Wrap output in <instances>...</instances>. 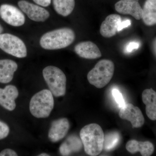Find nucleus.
<instances>
[{
    "label": "nucleus",
    "instance_id": "nucleus-4",
    "mask_svg": "<svg viewBox=\"0 0 156 156\" xmlns=\"http://www.w3.org/2000/svg\"><path fill=\"white\" fill-rule=\"evenodd\" d=\"M54 105L53 95L50 90L43 89L32 97L30 102L31 114L37 118L49 116Z\"/></svg>",
    "mask_w": 156,
    "mask_h": 156
},
{
    "label": "nucleus",
    "instance_id": "nucleus-17",
    "mask_svg": "<svg viewBox=\"0 0 156 156\" xmlns=\"http://www.w3.org/2000/svg\"><path fill=\"white\" fill-rule=\"evenodd\" d=\"M126 148L131 154L140 152L143 156L151 155L154 149L153 144L150 141H138L135 140L128 141L126 144Z\"/></svg>",
    "mask_w": 156,
    "mask_h": 156
},
{
    "label": "nucleus",
    "instance_id": "nucleus-21",
    "mask_svg": "<svg viewBox=\"0 0 156 156\" xmlns=\"http://www.w3.org/2000/svg\"><path fill=\"white\" fill-rule=\"evenodd\" d=\"M120 139L119 134L115 131L107 134L104 136L103 148L107 151L112 150L118 145Z\"/></svg>",
    "mask_w": 156,
    "mask_h": 156
},
{
    "label": "nucleus",
    "instance_id": "nucleus-3",
    "mask_svg": "<svg viewBox=\"0 0 156 156\" xmlns=\"http://www.w3.org/2000/svg\"><path fill=\"white\" fill-rule=\"evenodd\" d=\"M114 71L115 66L112 61L109 59H102L98 61L89 72L87 79L91 85L101 89L111 80Z\"/></svg>",
    "mask_w": 156,
    "mask_h": 156
},
{
    "label": "nucleus",
    "instance_id": "nucleus-11",
    "mask_svg": "<svg viewBox=\"0 0 156 156\" xmlns=\"http://www.w3.org/2000/svg\"><path fill=\"white\" fill-rule=\"evenodd\" d=\"M70 124L66 118L54 120L51 123L48 132V138L53 143L58 142L66 136L69 130Z\"/></svg>",
    "mask_w": 156,
    "mask_h": 156
},
{
    "label": "nucleus",
    "instance_id": "nucleus-28",
    "mask_svg": "<svg viewBox=\"0 0 156 156\" xmlns=\"http://www.w3.org/2000/svg\"><path fill=\"white\" fill-rule=\"evenodd\" d=\"M39 156H49L50 155L46 153H42L39 155Z\"/></svg>",
    "mask_w": 156,
    "mask_h": 156
},
{
    "label": "nucleus",
    "instance_id": "nucleus-26",
    "mask_svg": "<svg viewBox=\"0 0 156 156\" xmlns=\"http://www.w3.org/2000/svg\"><path fill=\"white\" fill-rule=\"evenodd\" d=\"M131 25V21L130 20H126L120 22L118 27V32L122 30L123 29L126 28Z\"/></svg>",
    "mask_w": 156,
    "mask_h": 156
},
{
    "label": "nucleus",
    "instance_id": "nucleus-27",
    "mask_svg": "<svg viewBox=\"0 0 156 156\" xmlns=\"http://www.w3.org/2000/svg\"><path fill=\"white\" fill-rule=\"evenodd\" d=\"M35 3L38 5L47 7L49 6L51 4V0H33Z\"/></svg>",
    "mask_w": 156,
    "mask_h": 156
},
{
    "label": "nucleus",
    "instance_id": "nucleus-24",
    "mask_svg": "<svg viewBox=\"0 0 156 156\" xmlns=\"http://www.w3.org/2000/svg\"><path fill=\"white\" fill-rule=\"evenodd\" d=\"M139 43L136 42H130L126 48V51L128 53H131L134 50H137L139 48Z\"/></svg>",
    "mask_w": 156,
    "mask_h": 156
},
{
    "label": "nucleus",
    "instance_id": "nucleus-10",
    "mask_svg": "<svg viewBox=\"0 0 156 156\" xmlns=\"http://www.w3.org/2000/svg\"><path fill=\"white\" fill-rule=\"evenodd\" d=\"M115 7L119 14L131 15L137 20L142 19L143 11L137 0H120Z\"/></svg>",
    "mask_w": 156,
    "mask_h": 156
},
{
    "label": "nucleus",
    "instance_id": "nucleus-7",
    "mask_svg": "<svg viewBox=\"0 0 156 156\" xmlns=\"http://www.w3.org/2000/svg\"><path fill=\"white\" fill-rule=\"evenodd\" d=\"M0 17L12 26H21L25 23V16L22 11L9 4H2L0 6Z\"/></svg>",
    "mask_w": 156,
    "mask_h": 156
},
{
    "label": "nucleus",
    "instance_id": "nucleus-30",
    "mask_svg": "<svg viewBox=\"0 0 156 156\" xmlns=\"http://www.w3.org/2000/svg\"><path fill=\"white\" fill-rule=\"evenodd\" d=\"M154 47H155V49L156 52V39L155 41V42H154Z\"/></svg>",
    "mask_w": 156,
    "mask_h": 156
},
{
    "label": "nucleus",
    "instance_id": "nucleus-15",
    "mask_svg": "<svg viewBox=\"0 0 156 156\" xmlns=\"http://www.w3.org/2000/svg\"><path fill=\"white\" fill-rule=\"evenodd\" d=\"M81 138L75 134L68 136L59 148V151L62 156H69L80 152L83 147Z\"/></svg>",
    "mask_w": 156,
    "mask_h": 156
},
{
    "label": "nucleus",
    "instance_id": "nucleus-25",
    "mask_svg": "<svg viewBox=\"0 0 156 156\" xmlns=\"http://www.w3.org/2000/svg\"><path fill=\"white\" fill-rule=\"evenodd\" d=\"M17 153L11 149H5L0 153V156H17Z\"/></svg>",
    "mask_w": 156,
    "mask_h": 156
},
{
    "label": "nucleus",
    "instance_id": "nucleus-18",
    "mask_svg": "<svg viewBox=\"0 0 156 156\" xmlns=\"http://www.w3.org/2000/svg\"><path fill=\"white\" fill-rule=\"evenodd\" d=\"M143 102L146 105V113L152 121L156 120V92L152 89H145L142 92Z\"/></svg>",
    "mask_w": 156,
    "mask_h": 156
},
{
    "label": "nucleus",
    "instance_id": "nucleus-8",
    "mask_svg": "<svg viewBox=\"0 0 156 156\" xmlns=\"http://www.w3.org/2000/svg\"><path fill=\"white\" fill-rule=\"evenodd\" d=\"M119 116L122 119L131 122L133 128L142 127L144 123V118L139 108L131 103L126 104L121 108Z\"/></svg>",
    "mask_w": 156,
    "mask_h": 156
},
{
    "label": "nucleus",
    "instance_id": "nucleus-1",
    "mask_svg": "<svg viewBox=\"0 0 156 156\" xmlns=\"http://www.w3.org/2000/svg\"><path fill=\"white\" fill-rule=\"evenodd\" d=\"M80 137L87 154L97 156L103 149L104 134L98 124L92 123L84 126L80 132Z\"/></svg>",
    "mask_w": 156,
    "mask_h": 156
},
{
    "label": "nucleus",
    "instance_id": "nucleus-5",
    "mask_svg": "<svg viewBox=\"0 0 156 156\" xmlns=\"http://www.w3.org/2000/svg\"><path fill=\"white\" fill-rule=\"evenodd\" d=\"M43 75L54 96L58 97L65 95L66 78L62 70L56 66H50L43 69Z\"/></svg>",
    "mask_w": 156,
    "mask_h": 156
},
{
    "label": "nucleus",
    "instance_id": "nucleus-14",
    "mask_svg": "<svg viewBox=\"0 0 156 156\" xmlns=\"http://www.w3.org/2000/svg\"><path fill=\"white\" fill-rule=\"evenodd\" d=\"M122 21V18L120 15L117 14H110L101 25V34L105 38L114 36L118 32V27Z\"/></svg>",
    "mask_w": 156,
    "mask_h": 156
},
{
    "label": "nucleus",
    "instance_id": "nucleus-6",
    "mask_svg": "<svg viewBox=\"0 0 156 156\" xmlns=\"http://www.w3.org/2000/svg\"><path fill=\"white\" fill-rule=\"evenodd\" d=\"M0 49L12 56L23 58L27 56V49L21 39L11 34H0Z\"/></svg>",
    "mask_w": 156,
    "mask_h": 156
},
{
    "label": "nucleus",
    "instance_id": "nucleus-9",
    "mask_svg": "<svg viewBox=\"0 0 156 156\" xmlns=\"http://www.w3.org/2000/svg\"><path fill=\"white\" fill-rule=\"evenodd\" d=\"M18 5L21 11L33 21L44 22L50 17V13L46 9L25 0L19 1Z\"/></svg>",
    "mask_w": 156,
    "mask_h": 156
},
{
    "label": "nucleus",
    "instance_id": "nucleus-16",
    "mask_svg": "<svg viewBox=\"0 0 156 156\" xmlns=\"http://www.w3.org/2000/svg\"><path fill=\"white\" fill-rule=\"evenodd\" d=\"M18 65L11 59H0V83H8L13 80Z\"/></svg>",
    "mask_w": 156,
    "mask_h": 156
},
{
    "label": "nucleus",
    "instance_id": "nucleus-29",
    "mask_svg": "<svg viewBox=\"0 0 156 156\" xmlns=\"http://www.w3.org/2000/svg\"><path fill=\"white\" fill-rule=\"evenodd\" d=\"M3 31H4V29H3V27H2V26L0 24V34H2Z\"/></svg>",
    "mask_w": 156,
    "mask_h": 156
},
{
    "label": "nucleus",
    "instance_id": "nucleus-12",
    "mask_svg": "<svg viewBox=\"0 0 156 156\" xmlns=\"http://www.w3.org/2000/svg\"><path fill=\"white\" fill-rule=\"evenodd\" d=\"M18 95V89L13 85H8L4 89L0 88V105L9 111L14 110L16 106L15 101Z\"/></svg>",
    "mask_w": 156,
    "mask_h": 156
},
{
    "label": "nucleus",
    "instance_id": "nucleus-23",
    "mask_svg": "<svg viewBox=\"0 0 156 156\" xmlns=\"http://www.w3.org/2000/svg\"><path fill=\"white\" fill-rule=\"evenodd\" d=\"M9 126L5 123L0 121V140L6 138L9 135Z\"/></svg>",
    "mask_w": 156,
    "mask_h": 156
},
{
    "label": "nucleus",
    "instance_id": "nucleus-22",
    "mask_svg": "<svg viewBox=\"0 0 156 156\" xmlns=\"http://www.w3.org/2000/svg\"><path fill=\"white\" fill-rule=\"evenodd\" d=\"M112 94L116 102L120 108L126 104L122 95L118 89H113L112 90Z\"/></svg>",
    "mask_w": 156,
    "mask_h": 156
},
{
    "label": "nucleus",
    "instance_id": "nucleus-20",
    "mask_svg": "<svg viewBox=\"0 0 156 156\" xmlns=\"http://www.w3.org/2000/svg\"><path fill=\"white\" fill-rule=\"evenodd\" d=\"M54 10L57 14L67 17L72 13L75 6V0H53Z\"/></svg>",
    "mask_w": 156,
    "mask_h": 156
},
{
    "label": "nucleus",
    "instance_id": "nucleus-19",
    "mask_svg": "<svg viewBox=\"0 0 156 156\" xmlns=\"http://www.w3.org/2000/svg\"><path fill=\"white\" fill-rule=\"evenodd\" d=\"M142 19L145 25L156 24V0H146L144 5Z\"/></svg>",
    "mask_w": 156,
    "mask_h": 156
},
{
    "label": "nucleus",
    "instance_id": "nucleus-2",
    "mask_svg": "<svg viewBox=\"0 0 156 156\" xmlns=\"http://www.w3.org/2000/svg\"><path fill=\"white\" fill-rule=\"evenodd\" d=\"M75 37L74 31L71 29H58L44 34L40 39V44L45 50H58L71 44Z\"/></svg>",
    "mask_w": 156,
    "mask_h": 156
},
{
    "label": "nucleus",
    "instance_id": "nucleus-13",
    "mask_svg": "<svg viewBox=\"0 0 156 156\" xmlns=\"http://www.w3.org/2000/svg\"><path fill=\"white\" fill-rule=\"evenodd\" d=\"M76 53L82 58L87 59H96L101 56V53L98 47L91 41L78 43L74 48Z\"/></svg>",
    "mask_w": 156,
    "mask_h": 156
}]
</instances>
